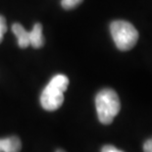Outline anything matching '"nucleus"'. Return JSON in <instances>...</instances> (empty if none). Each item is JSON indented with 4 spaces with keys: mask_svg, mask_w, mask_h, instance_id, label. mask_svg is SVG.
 <instances>
[{
    "mask_svg": "<svg viewBox=\"0 0 152 152\" xmlns=\"http://www.w3.org/2000/svg\"><path fill=\"white\" fill-rule=\"evenodd\" d=\"M69 86V79L65 75L54 76L44 87L40 95V104L46 111H55L62 106L64 92Z\"/></svg>",
    "mask_w": 152,
    "mask_h": 152,
    "instance_id": "f257e3e1",
    "label": "nucleus"
},
{
    "mask_svg": "<svg viewBox=\"0 0 152 152\" xmlns=\"http://www.w3.org/2000/svg\"><path fill=\"white\" fill-rule=\"evenodd\" d=\"M95 107L99 122L103 125L111 124L121 109L117 92L111 88L101 89L95 96Z\"/></svg>",
    "mask_w": 152,
    "mask_h": 152,
    "instance_id": "f03ea898",
    "label": "nucleus"
},
{
    "mask_svg": "<svg viewBox=\"0 0 152 152\" xmlns=\"http://www.w3.org/2000/svg\"><path fill=\"white\" fill-rule=\"evenodd\" d=\"M110 33L118 49L127 51L132 49L138 40V33L131 23L117 20L110 25Z\"/></svg>",
    "mask_w": 152,
    "mask_h": 152,
    "instance_id": "7ed1b4c3",
    "label": "nucleus"
},
{
    "mask_svg": "<svg viewBox=\"0 0 152 152\" xmlns=\"http://www.w3.org/2000/svg\"><path fill=\"white\" fill-rule=\"evenodd\" d=\"M22 143L18 137L0 138V152H20Z\"/></svg>",
    "mask_w": 152,
    "mask_h": 152,
    "instance_id": "20e7f679",
    "label": "nucleus"
},
{
    "mask_svg": "<svg viewBox=\"0 0 152 152\" xmlns=\"http://www.w3.org/2000/svg\"><path fill=\"white\" fill-rule=\"evenodd\" d=\"M12 31L18 38V45L21 48H27L30 45V34L19 23H15L12 26Z\"/></svg>",
    "mask_w": 152,
    "mask_h": 152,
    "instance_id": "39448f33",
    "label": "nucleus"
},
{
    "mask_svg": "<svg viewBox=\"0 0 152 152\" xmlns=\"http://www.w3.org/2000/svg\"><path fill=\"white\" fill-rule=\"evenodd\" d=\"M30 34V45L34 48H40L44 44V37L42 34V26L39 23H37L33 30L28 31Z\"/></svg>",
    "mask_w": 152,
    "mask_h": 152,
    "instance_id": "423d86ee",
    "label": "nucleus"
},
{
    "mask_svg": "<svg viewBox=\"0 0 152 152\" xmlns=\"http://www.w3.org/2000/svg\"><path fill=\"white\" fill-rule=\"evenodd\" d=\"M83 2V0H61V5L66 10H70V9H74L80 5Z\"/></svg>",
    "mask_w": 152,
    "mask_h": 152,
    "instance_id": "0eeeda50",
    "label": "nucleus"
},
{
    "mask_svg": "<svg viewBox=\"0 0 152 152\" xmlns=\"http://www.w3.org/2000/svg\"><path fill=\"white\" fill-rule=\"evenodd\" d=\"M7 31V25H6V20L3 16L0 15V33L4 34Z\"/></svg>",
    "mask_w": 152,
    "mask_h": 152,
    "instance_id": "6e6552de",
    "label": "nucleus"
},
{
    "mask_svg": "<svg viewBox=\"0 0 152 152\" xmlns=\"http://www.w3.org/2000/svg\"><path fill=\"white\" fill-rule=\"evenodd\" d=\"M101 152H124V151L118 149L117 147L113 146V145H105V146H103Z\"/></svg>",
    "mask_w": 152,
    "mask_h": 152,
    "instance_id": "1a4fd4ad",
    "label": "nucleus"
},
{
    "mask_svg": "<svg viewBox=\"0 0 152 152\" xmlns=\"http://www.w3.org/2000/svg\"><path fill=\"white\" fill-rule=\"evenodd\" d=\"M143 151L144 152H152V138L147 140L143 144Z\"/></svg>",
    "mask_w": 152,
    "mask_h": 152,
    "instance_id": "9d476101",
    "label": "nucleus"
},
{
    "mask_svg": "<svg viewBox=\"0 0 152 152\" xmlns=\"http://www.w3.org/2000/svg\"><path fill=\"white\" fill-rule=\"evenodd\" d=\"M3 35H4V34L0 33V43H1V42H2V40H3Z\"/></svg>",
    "mask_w": 152,
    "mask_h": 152,
    "instance_id": "9b49d317",
    "label": "nucleus"
},
{
    "mask_svg": "<svg viewBox=\"0 0 152 152\" xmlns=\"http://www.w3.org/2000/svg\"><path fill=\"white\" fill-rule=\"evenodd\" d=\"M56 152H65V151H64V150H62V149H58Z\"/></svg>",
    "mask_w": 152,
    "mask_h": 152,
    "instance_id": "f8f14e48",
    "label": "nucleus"
}]
</instances>
